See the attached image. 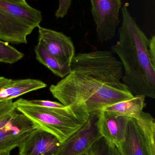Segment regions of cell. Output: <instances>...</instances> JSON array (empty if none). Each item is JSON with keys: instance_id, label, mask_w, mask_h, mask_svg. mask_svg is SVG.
Masks as SVG:
<instances>
[{"instance_id": "cell-24", "label": "cell", "mask_w": 155, "mask_h": 155, "mask_svg": "<svg viewBox=\"0 0 155 155\" xmlns=\"http://www.w3.org/2000/svg\"></svg>"}, {"instance_id": "cell-5", "label": "cell", "mask_w": 155, "mask_h": 155, "mask_svg": "<svg viewBox=\"0 0 155 155\" xmlns=\"http://www.w3.org/2000/svg\"><path fill=\"white\" fill-rule=\"evenodd\" d=\"M155 120L143 112L138 119L128 118L125 136L115 146L120 155H155Z\"/></svg>"}, {"instance_id": "cell-13", "label": "cell", "mask_w": 155, "mask_h": 155, "mask_svg": "<svg viewBox=\"0 0 155 155\" xmlns=\"http://www.w3.org/2000/svg\"><path fill=\"white\" fill-rule=\"evenodd\" d=\"M35 52L36 60L56 76L63 78L71 72V67L60 65L41 42L38 41L35 48Z\"/></svg>"}, {"instance_id": "cell-8", "label": "cell", "mask_w": 155, "mask_h": 155, "mask_svg": "<svg viewBox=\"0 0 155 155\" xmlns=\"http://www.w3.org/2000/svg\"><path fill=\"white\" fill-rule=\"evenodd\" d=\"M39 39L46 50L62 66L71 67L75 55V49L72 39L63 33L39 26Z\"/></svg>"}, {"instance_id": "cell-21", "label": "cell", "mask_w": 155, "mask_h": 155, "mask_svg": "<svg viewBox=\"0 0 155 155\" xmlns=\"http://www.w3.org/2000/svg\"><path fill=\"white\" fill-rule=\"evenodd\" d=\"M111 147L112 155H120L117 148L115 146L113 145H111Z\"/></svg>"}, {"instance_id": "cell-3", "label": "cell", "mask_w": 155, "mask_h": 155, "mask_svg": "<svg viewBox=\"0 0 155 155\" xmlns=\"http://www.w3.org/2000/svg\"><path fill=\"white\" fill-rule=\"evenodd\" d=\"M13 104L18 111L40 129L54 136L61 143L81 129L90 117V114L82 105L50 108L28 104L23 98Z\"/></svg>"}, {"instance_id": "cell-20", "label": "cell", "mask_w": 155, "mask_h": 155, "mask_svg": "<svg viewBox=\"0 0 155 155\" xmlns=\"http://www.w3.org/2000/svg\"><path fill=\"white\" fill-rule=\"evenodd\" d=\"M4 1L15 4L21 5H26L28 4L26 0H4Z\"/></svg>"}, {"instance_id": "cell-14", "label": "cell", "mask_w": 155, "mask_h": 155, "mask_svg": "<svg viewBox=\"0 0 155 155\" xmlns=\"http://www.w3.org/2000/svg\"><path fill=\"white\" fill-rule=\"evenodd\" d=\"M19 113L12 100L0 102V132L13 122Z\"/></svg>"}, {"instance_id": "cell-15", "label": "cell", "mask_w": 155, "mask_h": 155, "mask_svg": "<svg viewBox=\"0 0 155 155\" xmlns=\"http://www.w3.org/2000/svg\"><path fill=\"white\" fill-rule=\"evenodd\" d=\"M23 56V54L9 43L0 40V62L12 64L20 61Z\"/></svg>"}, {"instance_id": "cell-1", "label": "cell", "mask_w": 155, "mask_h": 155, "mask_svg": "<svg viewBox=\"0 0 155 155\" xmlns=\"http://www.w3.org/2000/svg\"><path fill=\"white\" fill-rule=\"evenodd\" d=\"M123 69L112 52L96 51L75 54L71 72L50 86L53 96L65 106L82 105L90 114L134 95L122 81Z\"/></svg>"}, {"instance_id": "cell-4", "label": "cell", "mask_w": 155, "mask_h": 155, "mask_svg": "<svg viewBox=\"0 0 155 155\" xmlns=\"http://www.w3.org/2000/svg\"><path fill=\"white\" fill-rule=\"evenodd\" d=\"M42 20L41 11L30 6L0 0V40L26 44L27 37Z\"/></svg>"}, {"instance_id": "cell-19", "label": "cell", "mask_w": 155, "mask_h": 155, "mask_svg": "<svg viewBox=\"0 0 155 155\" xmlns=\"http://www.w3.org/2000/svg\"><path fill=\"white\" fill-rule=\"evenodd\" d=\"M148 52L152 63L155 66V36L153 35L149 39Z\"/></svg>"}, {"instance_id": "cell-22", "label": "cell", "mask_w": 155, "mask_h": 155, "mask_svg": "<svg viewBox=\"0 0 155 155\" xmlns=\"http://www.w3.org/2000/svg\"></svg>"}, {"instance_id": "cell-9", "label": "cell", "mask_w": 155, "mask_h": 155, "mask_svg": "<svg viewBox=\"0 0 155 155\" xmlns=\"http://www.w3.org/2000/svg\"><path fill=\"white\" fill-rule=\"evenodd\" d=\"M128 117L117 116L106 111H101L97 114L96 125L100 134L110 145L121 143L125 136Z\"/></svg>"}, {"instance_id": "cell-17", "label": "cell", "mask_w": 155, "mask_h": 155, "mask_svg": "<svg viewBox=\"0 0 155 155\" xmlns=\"http://www.w3.org/2000/svg\"><path fill=\"white\" fill-rule=\"evenodd\" d=\"M24 102L28 104L35 106L42 107H50V108H63L66 107L65 106L60 103L45 100H27L23 99Z\"/></svg>"}, {"instance_id": "cell-11", "label": "cell", "mask_w": 155, "mask_h": 155, "mask_svg": "<svg viewBox=\"0 0 155 155\" xmlns=\"http://www.w3.org/2000/svg\"><path fill=\"white\" fill-rule=\"evenodd\" d=\"M47 85L38 79H9L0 76V102L14 98L32 91L45 88Z\"/></svg>"}, {"instance_id": "cell-6", "label": "cell", "mask_w": 155, "mask_h": 155, "mask_svg": "<svg viewBox=\"0 0 155 155\" xmlns=\"http://www.w3.org/2000/svg\"><path fill=\"white\" fill-rule=\"evenodd\" d=\"M92 12L96 25L98 41L102 42L113 39L119 25L121 0H90Z\"/></svg>"}, {"instance_id": "cell-18", "label": "cell", "mask_w": 155, "mask_h": 155, "mask_svg": "<svg viewBox=\"0 0 155 155\" xmlns=\"http://www.w3.org/2000/svg\"><path fill=\"white\" fill-rule=\"evenodd\" d=\"M72 2V0H59V6L55 14L56 18H64L67 15Z\"/></svg>"}, {"instance_id": "cell-10", "label": "cell", "mask_w": 155, "mask_h": 155, "mask_svg": "<svg viewBox=\"0 0 155 155\" xmlns=\"http://www.w3.org/2000/svg\"><path fill=\"white\" fill-rule=\"evenodd\" d=\"M61 144L54 136L39 129L20 146L18 155H55Z\"/></svg>"}, {"instance_id": "cell-16", "label": "cell", "mask_w": 155, "mask_h": 155, "mask_svg": "<svg viewBox=\"0 0 155 155\" xmlns=\"http://www.w3.org/2000/svg\"><path fill=\"white\" fill-rule=\"evenodd\" d=\"M82 155H112L111 145L102 137L86 153Z\"/></svg>"}, {"instance_id": "cell-23", "label": "cell", "mask_w": 155, "mask_h": 155, "mask_svg": "<svg viewBox=\"0 0 155 155\" xmlns=\"http://www.w3.org/2000/svg\"></svg>"}, {"instance_id": "cell-12", "label": "cell", "mask_w": 155, "mask_h": 155, "mask_svg": "<svg viewBox=\"0 0 155 155\" xmlns=\"http://www.w3.org/2000/svg\"><path fill=\"white\" fill-rule=\"evenodd\" d=\"M145 98L144 96L135 95L133 98L106 107L102 111L110 112L117 116L138 119L143 112Z\"/></svg>"}, {"instance_id": "cell-7", "label": "cell", "mask_w": 155, "mask_h": 155, "mask_svg": "<svg viewBox=\"0 0 155 155\" xmlns=\"http://www.w3.org/2000/svg\"><path fill=\"white\" fill-rule=\"evenodd\" d=\"M97 114H90L86 124L61 144L55 155L84 154L102 138L96 125Z\"/></svg>"}, {"instance_id": "cell-2", "label": "cell", "mask_w": 155, "mask_h": 155, "mask_svg": "<svg viewBox=\"0 0 155 155\" xmlns=\"http://www.w3.org/2000/svg\"><path fill=\"white\" fill-rule=\"evenodd\" d=\"M119 38L112 47L123 69L122 81L135 95L155 98V66L148 52L149 39L134 21L126 5Z\"/></svg>"}]
</instances>
